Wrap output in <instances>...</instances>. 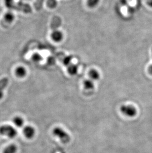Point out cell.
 Here are the masks:
<instances>
[{
  "label": "cell",
  "mask_w": 152,
  "mask_h": 153,
  "mask_svg": "<svg viewBox=\"0 0 152 153\" xmlns=\"http://www.w3.org/2000/svg\"><path fill=\"white\" fill-rule=\"evenodd\" d=\"M52 133L55 137L58 139L63 144H66L70 141V135L61 127H55L52 130Z\"/></svg>",
  "instance_id": "6da1fadb"
},
{
  "label": "cell",
  "mask_w": 152,
  "mask_h": 153,
  "mask_svg": "<svg viewBox=\"0 0 152 153\" xmlns=\"http://www.w3.org/2000/svg\"><path fill=\"white\" fill-rule=\"evenodd\" d=\"M0 134L10 138H14L17 135V131L13 126L6 124L0 126Z\"/></svg>",
  "instance_id": "7a4b0ae2"
},
{
  "label": "cell",
  "mask_w": 152,
  "mask_h": 153,
  "mask_svg": "<svg viewBox=\"0 0 152 153\" xmlns=\"http://www.w3.org/2000/svg\"><path fill=\"white\" fill-rule=\"evenodd\" d=\"M120 111L123 115L129 117H134L137 114V108L130 105H122L120 108Z\"/></svg>",
  "instance_id": "3957f363"
},
{
  "label": "cell",
  "mask_w": 152,
  "mask_h": 153,
  "mask_svg": "<svg viewBox=\"0 0 152 153\" xmlns=\"http://www.w3.org/2000/svg\"><path fill=\"white\" fill-rule=\"evenodd\" d=\"M23 133L26 138L31 139L36 134V130L32 126H26L23 128Z\"/></svg>",
  "instance_id": "277c9868"
},
{
  "label": "cell",
  "mask_w": 152,
  "mask_h": 153,
  "mask_svg": "<svg viewBox=\"0 0 152 153\" xmlns=\"http://www.w3.org/2000/svg\"><path fill=\"white\" fill-rule=\"evenodd\" d=\"M13 9L20 10L25 13H30L32 12V8L29 4L21 2L14 4Z\"/></svg>",
  "instance_id": "5b68a950"
},
{
  "label": "cell",
  "mask_w": 152,
  "mask_h": 153,
  "mask_svg": "<svg viewBox=\"0 0 152 153\" xmlns=\"http://www.w3.org/2000/svg\"><path fill=\"white\" fill-rule=\"evenodd\" d=\"M9 79L4 77L0 80V100L4 96V90L6 89L9 84Z\"/></svg>",
  "instance_id": "8992f818"
},
{
  "label": "cell",
  "mask_w": 152,
  "mask_h": 153,
  "mask_svg": "<svg viewBox=\"0 0 152 153\" xmlns=\"http://www.w3.org/2000/svg\"><path fill=\"white\" fill-rule=\"evenodd\" d=\"M51 37L54 41L60 42L63 38V34L61 31L55 30L51 34Z\"/></svg>",
  "instance_id": "52a82bcc"
},
{
  "label": "cell",
  "mask_w": 152,
  "mask_h": 153,
  "mask_svg": "<svg viewBox=\"0 0 152 153\" xmlns=\"http://www.w3.org/2000/svg\"><path fill=\"white\" fill-rule=\"evenodd\" d=\"M13 123L16 127L21 128L23 127L24 124V120L20 116H16L13 119Z\"/></svg>",
  "instance_id": "ba28073f"
},
{
  "label": "cell",
  "mask_w": 152,
  "mask_h": 153,
  "mask_svg": "<svg viewBox=\"0 0 152 153\" xmlns=\"http://www.w3.org/2000/svg\"><path fill=\"white\" fill-rule=\"evenodd\" d=\"M15 74L19 78H23L25 76L27 71L25 68L23 67H19L15 69Z\"/></svg>",
  "instance_id": "9c48e42d"
},
{
  "label": "cell",
  "mask_w": 152,
  "mask_h": 153,
  "mask_svg": "<svg viewBox=\"0 0 152 153\" xmlns=\"http://www.w3.org/2000/svg\"><path fill=\"white\" fill-rule=\"evenodd\" d=\"M89 76L92 81H96L100 78V74L96 69H92L89 71Z\"/></svg>",
  "instance_id": "30bf717a"
},
{
  "label": "cell",
  "mask_w": 152,
  "mask_h": 153,
  "mask_svg": "<svg viewBox=\"0 0 152 153\" xmlns=\"http://www.w3.org/2000/svg\"><path fill=\"white\" fill-rule=\"evenodd\" d=\"M17 152V146L14 144H12L4 148L3 153H16Z\"/></svg>",
  "instance_id": "8fae6325"
},
{
  "label": "cell",
  "mask_w": 152,
  "mask_h": 153,
  "mask_svg": "<svg viewBox=\"0 0 152 153\" xmlns=\"http://www.w3.org/2000/svg\"><path fill=\"white\" fill-rule=\"evenodd\" d=\"M83 85L84 88L87 90H91L94 88V83L93 82V81L91 79L85 80L83 81Z\"/></svg>",
  "instance_id": "7c38bea8"
},
{
  "label": "cell",
  "mask_w": 152,
  "mask_h": 153,
  "mask_svg": "<svg viewBox=\"0 0 152 153\" xmlns=\"http://www.w3.org/2000/svg\"><path fill=\"white\" fill-rule=\"evenodd\" d=\"M67 71L70 75H76L78 71V67L77 65L74 64H70L67 67Z\"/></svg>",
  "instance_id": "4fadbf2b"
},
{
  "label": "cell",
  "mask_w": 152,
  "mask_h": 153,
  "mask_svg": "<svg viewBox=\"0 0 152 153\" xmlns=\"http://www.w3.org/2000/svg\"><path fill=\"white\" fill-rule=\"evenodd\" d=\"M4 19L7 23H12L15 19V16L12 12H9L4 15Z\"/></svg>",
  "instance_id": "5bb4252c"
},
{
  "label": "cell",
  "mask_w": 152,
  "mask_h": 153,
  "mask_svg": "<svg viewBox=\"0 0 152 153\" xmlns=\"http://www.w3.org/2000/svg\"><path fill=\"white\" fill-rule=\"evenodd\" d=\"M46 5L49 8L54 9L58 5V1L56 0H47Z\"/></svg>",
  "instance_id": "9a60e30c"
},
{
  "label": "cell",
  "mask_w": 152,
  "mask_h": 153,
  "mask_svg": "<svg viewBox=\"0 0 152 153\" xmlns=\"http://www.w3.org/2000/svg\"><path fill=\"white\" fill-rule=\"evenodd\" d=\"M43 59L42 56L39 53H35L32 56V59L35 62H40Z\"/></svg>",
  "instance_id": "2e32d148"
},
{
  "label": "cell",
  "mask_w": 152,
  "mask_h": 153,
  "mask_svg": "<svg viewBox=\"0 0 152 153\" xmlns=\"http://www.w3.org/2000/svg\"><path fill=\"white\" fill-rule=\"evenodd\" d=\"M100 0H87V5L91 8L95 7L99 3Z\"/></svg>",
  "instance_id": "e0dca14e"
},
{
  "label": "cell",
  "mask_w": 152,
  "mask_h": 153,
  "mask_svg": "<svg viewBox=\"0 0 152 153\" xmlns=\"http://www.w3.org/2000/svg\"><path fill=\"white\" fill-rule=\"evenodd\" d=\"M72 61V56H66L63 59V64L65 66H68L71 64V62Z\"/></svg>",
  "instance_id": "ac0fdd59"
},
{
  "label": "cell",
  "mask_w": 152,
  "mask_h": 153,
  "mask_svg": "<svg viewBox=\"0 0 152 153\" xmlns=\"http://www.w3.org/2000/svg\"><path fill=\"white\" fill-rule=\"evenodd\" d=\"M4 4L9 9H13L15 3L13 0H4Z\"/></svg>",
  "instance_id": "d6986e66"
},
{
  "label": "cell",
  "mask_w": 152,
  "mask_h": 153,
  "mask_svg": "<svg viewBox=\"0 0 152 153\" xmlns=\"http://www.w3.org/2000/svg\"><path fill=\"white\" fill-rule=\"evenodd\" d=\"M47 62H48V64L52 65H54L55 64V59L53 58H49L48 60H47Z\"/></svg>",
  "instance_id": "ffe728a7"
},
{
  "label": "cell",
  "mask_w": 152,
  "mask_h": 153,
  "mask_svg": "<svg viewBox=\"0 0 152 153\" xmlns=\"http://www.w3.org/2000/svg\"><path fill=\"white\" fill-rule=\"evenodd\" d=\"M148 71H149V72L150 74L152 75V65H150L149 68H148Z\"/></svg>",
  "instance_id": "44dd1931"
},
{
  "label": "cell",
  "mask_w": 152,
  "mask_h": 153,
  "mask_svg": "<svg viewBox=\"0 0 152 153\" xmlns=\"http://www.w3.org/2000/svg\"><path fill=\"white\" fill-rule=\"evenodd\" d=\"M148 4L152 7V0H149L148 1Z\"/></svg>",
  "instance_id": "7402d4cb"
}]
</instances>
